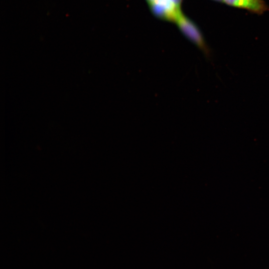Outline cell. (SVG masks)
<instances>
[{
  "label": "cell",
  "mask_w": 269,
  "mask_h": 269,
  "mask_svg": "<svg viewBox=\"0 0 269 269\" xmlns=\"http://www.w3.org/2000/svg\"><path fill=\"white\" fill-rule=\"evenodd\" d=\"M174 22L181 32L194 43L208 58L211 57V51L198 26L185 16L181 11L178 14Z\"/></svg>",
  "instance_id": "cell-1"
},
{
  "label": "cell",
  "mask_w": 269,
  "mask_h": 269,
  "mask_svg": "<svg viewBox=\"0 0 269 269\" xmlns=\"http://www.w3.org/2000/svg\"><path fill=\"white\" fill-rule=\"evenodd\" d=\"M155 16L160 19L174 21L181 10L182 0H146Z\"/></svg>",
  "instance_id": "cell-2"
},
{
  "label": "cell",
  "mask_w": 269,
  "mask_h": 269,
  "mask_svg": "<svg viewBox=\"0 0 269 269\" xmlns=\"http://www.w3.org/2000/svg\"><path fill=\"white\" fill-rule=\"evenodd\" d=\"M222 2L257 14H262L269 9V6L264 0H223Z\"/></svg>",
  "instance_id": "cell-3"
},
{
  "label": "cell",
  "mask_w": 269,
  "mask_h": 269,
  "mask_svg": "<svg viewBox=\"0 0 269 269\" xmlns=\"http://www.w3.org/2000/svg\"><path fill=\"white\" fill-rule=\"evenodd\" d=\"M214 0V1H218V2H222L223 0Z\"/></svg>",
  "instance_id": "cell-4"
}]
</instances>
